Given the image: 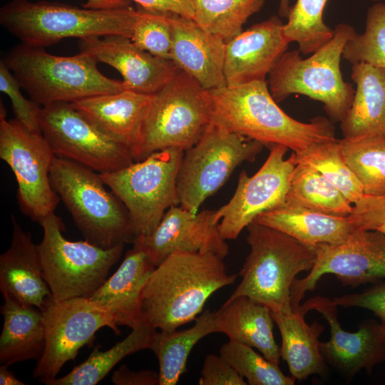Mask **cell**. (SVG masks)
Listing matches in <instances>:
<instances>
[{"label":"cell","mask_w":385,"mask_h":385,"mask_svg":"<svg viewBox=\"0 0 385 385\" xmlns=\"http://www.w3.org/2000/svg\"><path fill=\"white\" fill-rule=\"evenodd\" d=\"M41 312L46 344L33 377L46 384L56 378L67 361L74 360L100 329L107 327L120 334L110 314L88 297L56 301L51 296Z\"/></svg>","instance_id":"obj_14"},{"label":"cell","mask_w":385,"mask_h":385,"mask_svg":"<svg viewBox=\"0 0 385 385\" xmlns=\"http://www.w3.org/2000/svg\"><path fill=\"white\" fill-rule=\"evenodd\" d=\"M43 238L37 245L43 276L52 297L63 301L89 297L106 280L120 260L125 244L105 249L87 240L70 241L61 219L54 212L40 222Z\"/></svg>","instance_id":"obj_9"},{"label":"cell","mask_w":385,"mask_h":385,"mask_svg":"<svg viewBox=\"0 0 385 385\" xmlns=\"http://www.w3.org/2000/svg\"><path fill=\"white\" fill-rule=\"evenodd\" d=\"M50 179L86 240L105 249L133 242L135 236L128 212L106 190L98 173L56 156Z\"/></svg>","instance_id":"obj_7"},{"label":"cell","mask_w":385,"mask_h":385,"mask_svg":"<svg viewBox=\"0 0 385 385\" xmlns=\"http://www.w3.org/2000/svg\"><path fill=\"white\" fill-rule=\"evenodd\" d=\"M21 88L16 78L4 62L1 60L0 91L10 98L14 119L29 131L41 133L39 118L42 106L31 99H26L22 95Z\"/></svg>","instance_id":"obj_40"},{"label":"cell","mask_w":385,"mask_h":385,"mask_svg":"<svg viewBox=\"0 0 385 385\" xmlns=\"http://www.w3.org/2000/svg\"><path fill=\"white\" fill-rule=\"evenodd\" d=\"M194 20L225 43L242 31L248 19L259 12L265 0H191Z\"/></svg>","instance_id":"obj_33"},{"label":"cell","mask_w":385,"mask_h":385,"mask_svg":"<svg viewBox=\"0 0 385 385\" xmlns=\"http://www.w3.org/2000/svg\"><path fill=\"white\" fill-rule=\"evenodd\" d=\"M183 153L167 148L118 170L99 173L128 212L135 237L150 235L165 212L180 205L177 175Z\"/></svg>","instance_id":"obj_10"},{"label":"cell","mask_w":385,"mask_h":385,"mask_svg":"<svg viewBox=\"0 0 385 385\" xmlns=\"http://www.w3.org/2000/svg\"><path fill=\"white\" fill-rule=\"evenodd\" d=\"M80 52L106 63L123 77L125 89L152 95L164 87L180 70L170 59L155 56L121 35L79 39Z\"/></svg>","instance_id":"obj_19"},{"label":"cell","mask_w":385,"mask_h":385,"mask_svg":"<svg viewBox=\"0 0 385 385\" xmlns=\"http://www.w3.org/2000/svg\"><path fill=\"white\" fill-rule=\"evenodd\" d=\"M155 266L140 249L133 246L117 270L88 299L108 312L118 327L131 329L142 324V295Z\"/></svg>","instance_id":"obj_22"},{"label":"cell","mask_w":385,"mask_h":385,"mask_svg":"<svg viewBox=\"0 0 385 385\" xmlns=\"http://www.w3.org/2000/svg\"><path fill=\"white\" fill-rule=\"evenodd\" d=\"M374 1H379V0H374ZM384 1H385V0H384Z\"/></svg>","instance_id":"obj_50"},{"label":"cell","mask_w":385,"mask_h":385,"mask_svg":"<svg viewBox=\"0 0 385 385\" xmlns=\"http://www.w3.org/2000/svg\"><path fill=\"white\" fill-rule=\"evenodd\" d=\"M223 259L212 253L175 252L157 265L143 291L144 322L160 332H171L202 312L207 300L235 283Z\"/></svg>","instance_id":"obj_1"},{"label":"cell","mask_w":385,"mask_h":385,"mask_svg":"<svg viewBox=\"0 0 385 385\" xmlns=\"http://www.w3.org/2000/svg\"><path fill=\"white\" fill-rule=\"evenodd\" d=\"M55 157L41 133L29 131L16 119L6 120L1 108L0 158L14 174L20 210L39 223L61 200L50 179Z\"/></svg>","instance_id":"obj_12"},{"label":"cell","mask_w":385,"mask_h":385,"mask_svg":"<svg viewBox=\"0 0 385 385\" xmlns=\"http://www.w3.org/2000/svg\"><path fill=\"white\" fill-rule=\"evenodd\" d=\"M246 228L250 253L238 274L242 279L227 300L246 296L272 312L291 314L292 284L299 273L313 267L316 247L256 222Z\"/></svg>","instance_id":"obj_3"},{"label":"cell","mask_w":385,"mask_h":385,"mask_svg":"<svg viewBox=\"0 0 385 385\" xmlns=\"http://www.w3.org/2000/svg\"><path fill=\"white\" fill-rule=\"evenodd\" d=\"M186 329L157 331L150 349L159 364V385H175L187 371V361L195 345L216 332L215 312L206 309Z\"/></svg>","instance_id":"obj_30"},{"label":"cell","mask_w":385,"mask_h":385,"mask_svg":"<svg viewBox=\"0 0 385 385\" xmlns=\"http://www.w3.org/2000/svg\"><path fill=\"white\" fill-rule=\"evenodd\" d=\"M111 381L115 385H159V374L153 370L133 371L123 364L113 373Z\"/></svg>","instance_id":"obj_45"},{"label":"cell","mask_w":385,"mask_h":385,"mask_svg":"<svg viewBox=\"0 0 385 385\" xmlns=\"http://www.w3.org/2000/svg\"><path fill=\"white\" fill-rule=\"evenodd\" d=\"M328 0H297L291 6L284 34L289 43L296 42L303 55H309L327 43L334 29L323 20Z\"/></svg>","instance_id":"obj_36"},{"label":"cell","mask_w":385,"mask_h":385,"mask_svg":"<svg viewBox=\"0 0 385 385\" xmlns=\"http://www.w3.org/2000/svg\"><path fill=\"white\" fill-rule=\"evenodd\" d=\"M272 315L281 334L280 356L291 376L301 381L311 375H325L327 364L319 340L324 331L322 324L317 322L308 324L299 307L289 314L272 312Z\"/></svg>","instance_id":"obj_29"},{"label":"cell","mask_w":385,"mask_h":385,"mask_svg":"<svg viewBox=\"0 0 385 385\" xmlns=\"http://www.w3.org/2000/svg\"><path fill=\"white\" fill-rule=\"evenodd\" d=\"M153 95L124 89L88 97L71 104L102 133L128 148L133 157Z\"/></svg>","instance_id":"obj_24"},{"label":"cell","mask_w":385,"mask_h":385,"mask_svg":"<svg viewBox=\"0 0 385 385\" xmlns=\"http://www.w3.org/2000/svg\"><path fill=\"white\" fill-rule=\"evenodd\" d=\"M220 354L250 385H293L296 379L285 375L279 365L257 353L253 347L235 341L222 345Z\"/></svg>","instance_id":"obj_37"},{"label":"cell","mask_w":385,"mask_h":385,"mask_svg":"<svg viewBox=\"0 0 385 385\" xmlns=\"http://www.w3.org/2000/svg\"><path fill=\"white\" fill-rule=\"evenodd\" d=\"M290 9V0H279L278 14L280 17L287 19Z\"/></svg>","instance_id":"obj_48"},{"label":"cell","mask_w":385,"mask_h":385,"mask_svg":"<svg viewBox=\"0 0 385 385\" xmlns=\"http://www.w3.org/2000/svg\"><path fill=\"white\" fill-rule=\"evenodd\" d=\"M339 143L364 195H385V138H342Z\"/></svg>","instance_id":"obj_34"},{"label":"cell","mask_w":385,"mask_h":385,"mask_svg":"<svg viewBox=\"0 0 385 385\" xmlns=\"http://www.w3.org/2000/svg\"><path fill=\"white\" fill-rule=\"evenodd\" d=\"M170 60L205 90L227 86L224 75L226 43L192 19L171 14Z\"/></svg>","instance_id":"obj_21"},{"label":"cell","mask_w":385,"mask_h":385,"mask_svg":"<svg viewBox=\"0 0 385 385\" xmlns=\"http://www.w3.org/2000/svg\"><path fill=\"white\" fill-rule=\"evenodd\" d=\"M11 220V242L0 256V290L21 303L41 310L52 294L43 276L37 245L14 215Z\"/></svg>","instance_id":"obj_23"},{"label":"cell","mask_w":385,"mask_h":385,"mask_svg":"<svg viewBox=\"0 0 385 385\" xmlns=\"http://www.w3.org/2000/svg\"><path fill=\"white\" fill-rule=\"evenodd\" d=\"M127 0H86L83 7L94 9H113L130 6Z\"/></svg>","instance_id":"obj_46"},{"label":"cell","mask_w":385,"mask_h":385,"mask_svg":"<svg viewBox=\"0 0 385 385\" xmlns=\"http://www.w3.org/2000/svg\"><path fill=\"white\" fill-rule=\"evenodd\" d=\"M9 365L1 364L0 366V384L1 385H25L26 384L9 370Z\"/></svg>","instance_id":"obj_47"},{"label":"cell","mask_w":385,"mask_h":385,"mask_svg":"<svg viewBox=\"0 0 385 385\" xmlns=\"http://www.w3.org/2000/svg\"><path fill=\"white\" fill-rule=\"evenodd\" d=\"M283 29L282 20L272 16L226 43L224 75L227 86L266 81L290 43Z\"/></svg>","instance_id":"obj_20"},{"label":"cell","mask_w":385,"mask_h":385,"mask_svg":"<svg viewBox=\"0 0 385 385\" xmlns=\"http://www.w3.org/2000/svg\"><path fill=\"white\" fill-rule=\"evenodd\" d=\"M40 127L55 156L98 173L122 169L135 162L130 150L102 133L71 103L42 106Z\"/></svg>","instance_id":"obj_13"},{"label":"cell","mask_w":385,"mask_h":385,"mask_svg":"<svg viewBox=\"0 0 385 385\" xmlns=\"http://www.w3.org/2000/svg\"><path fill=\"white\" fill-rule=\"evenodd\" d=\"M312 246L344 242L355 229L349 216L322 213L284 202L254 220Z\"/></svg>","instance_id":"obj_27"},{"label":"cell","mask_w":385,"mask_h":385,"mask_svg":"<svg viewBox=\"0 0 385 385\" xmlns=\"http://www.w3.org/2000/svg\"><path fill=\"white\" fill-rule=\"evenodd\" d=\"M200 385H246V380L220 354H208L198 380Z\"/></svg>","instance_id":"obj_43"},{"label":"cell","mask_w":385,"mask_h":385,"mask_svg":"<svg viewBox=\"0 0 385 385\" xmlns=\"http://www.w3.org/2000/svg\"><path fill=\"white\" fill-rule=\"evenodd\" d=\"M355 229L377 230L385 222V195H364L349 215Z\"/></svg>","instance_id":"obj_42"},{"label":"cell","mask_w":385,"mask_h":385,"mask_svg":"<svg viewBox=\"0 0 385 385\" xmlns=\"http://www.w3.org/2000/svg\"><path fill=\"white\" fill-rule=\"evenodd\" d=\"M157 329L145 322L132 329L122 341L106 351L95 347L86 361L68 374L51 380L47 385H96L124 357L150 349Z\"/></svg>","instance_id":"obj_31"},{"label":"cell","mask_w":385,"mask_h":385,"mask_svg":"<svg viewBox=\"0 0 385 385\" xmlns=\"http://www.w3.org/2000/svg\"><path fill=\"white\" fill-rule=\"evenodd\" d=\"M210 123L208 91L180 70L153 95L140 127L134 160L167 148L185 151L199 140Z\"/></svg>","instance_id":"obj_8"},{"label":"cell","mask_w":385,"mask_h":385,"mask_svg":"<svg viewBox=\"0 0 385 385\" xmlns=\"http://www.w3.org/2000/svg\"><path fill=\"white\" fill-rule=\"evenodd\" d=\"M377 230L382 232L385 236V222L378 227Z\"/></svg>","instance_id":"obj_49"},{"label":"cell","mask_w":385,"mask_h":385,"mask_svg":"<svg viewBox=\"0 0 385 385\" xmlns=\"http://www.w3.org/2000/svg\"><path fill=\"white\" fill-rule=\"evenodd\" d=\"M220 221L217 210L194 214L173 206L150 235L138 236L132 243L145 252L155 267L175 252L212 253L224 259L229 247L220 234Z\"/></svg>","instance_id":"obj_18"},{"label":"cell","mask_w":385,"mask_h":385,"mask_svg":"<svg viewBox=\"0 0 385 385\" xmlns=\"http://www.w3.org/2000/svg\"><path fill=\"white\" fill-rule=\"evenodd\" d=\"M317 258L309 274L296 279L291 289L293 309L322 276L332 274L344 286L358 287L385 278V236L377 230L354 229L342 242L316 246Z\"/></svg>","instance_id":"obj_15"},{"label":"cell","mask_w":385,"mask_h":385,"mask_svg":"<svg viewBox=\"0 0 385 385\" xmlns=\"http://www.w3.org/2000/svg\"><path fill=\"white\" fill-rule=\"evenodd\" d=\"M356 34L347 24L334 29L333 37L308 58L299 50L286 51L269 74L267 84L277 103L292 94L320 101L334 121H342L348 113L355 90L344 81L340 62L346 42Z\"/></svg>","instance_id":"obj_6"},{"label":"cell","mask_w":385,"mask_h":385,"mask_svg":"<svg viewBox=\"0 0 385 385\" xmlns=\"http://www.w3.org/2000/svg\"><path fill=\"white\" fill-rule=\"evenodd\" d=\"M285 202L322 213L349 216L352 204L317 170L297 163Z\"/></svg>","instance_id":"obj_32"},{"label":"cell","mask_w":385,"mask_h":385,"mask_svg":"<svg viewBox=\"0 0 385 385\" xmlns=\"http://www.w3.org/2000/svg\"><path fill=\"white\" fill-rule=\"evenodd\" d=\"M355 89L351 107L341 121L343 138H385V68L352 64Z\"/></svg>","instance_id":"obj_26"},{"label":"cell","mask_w":385,"mask_h":385,"mask_svg":"<svg viewBox=\"0 0 385 385\" xmlns=\"http://www.w3.org/2000/svg\"><path fill=\"white\" fill-rule=\"evenodd\" d=\"M342 57L351 64L363 62L385 68V3L369 8L364 31L346 42Z\"/></svg>","instance_id":"obj_38"},{"label":"cell","mask_w":385,"mask_h":385,"mask_svg":"<svg viewBox=\"0 0 385 385\" xmlns=\"http://www.w3.org/2000/svg\"><path fill=\"white\" fill-rule=\"evenodd\" d=\"M294 153L297 163H304L317 170L351 204L364 195L361 183L342 155L338 139L315 144Z\"/></svg>","instance_id":"obj_35"},{"label":"cell","mask_w":385,"mask_h":385,"mask_svg":"<svg viewBox=\"0 0 385 385\" xmlns=\"http://www.w3.org/2000/svg\"><path fill=\"white\" fill-rule=\"evenodd\" d=\"M337 307L333 299L317 296L299 309L304 314L315 310L326 319L330 338L320 342L322 355L327 364L350 381L362 369L371 374L376 366L385 361V324L367 319L360 323L356 332H349L341 327Z\"/></svg>","instance_id":"obj_17"},{"label":"cell","mask_w":385,"mask_h":385,"mask_svg":"<svg viewBox=\"0 0 385 385\" xmlns=\"http://www.w3.org/2000/svg\"><path fill=\"white\" fill-rule=\"evenodd\" d=\"M266 161L252 176L242 170L230 201L217 210L223 239L235 240L260 214L284 204L297 165L293 153L285 159L288 148L274 145Z\"/></svg>","instance_id":"obj_16"},{"label":"cell","mask_w":385,"mask_h":385,"mask_svg":"<svg viewBox=\"0 0 385 385\" xmlns=\"http://www.w3.org/2000/svg\"><path fill=\"white\" fill-rule=\"evenodd\" d=\"M137 13L131 6L94 9L58 1L11 0L0 9V24L21 43L44 48L67 38H131Z\"/></svg>","instance_id":"obj_4"},{"label":"cell","mask_w":385,"mask_h":385,"mask_svg":"<svg viewBox=\"0 0 385 385\" xmlns=\"http://www.w3.org/2000/svg\"><path fill=\"white\" fill-rule=\"evenodd\" d=\"M337 306L358 307L371 311L385 324V282H378L359 293L333 298Z\"/></svg>","instance_id":"obj_41"},{"label":"cell","mask_w":385,"mask_h":385,"mask_svg":"<svg viewBox=\"0 0 385 385\" xmlns=\"http://www.w3.org/2000/svg\"><path fill=\"white\" fill-rule=\"evenodd\" d=\"M1 60L30 98L41 106L73 103L125 89L122 81L102 74L98 62L82 52L58 56L48 53L44 48L20 43Z\"/></svg>","instance_id":"obj_5"},{"label":"cell","mask_w":385,"mask_h":385,"mask_svg":"<svg viewBox=\"0 0 385 385\" xmlns=\"http://www.w3.org/2000/svg\"><path fill=\"white\" fill-rule=\"evenodd\" d=\"M263 146L210 122L199 140L184 151L177 175L180 205L198 212L234 170L245 161H254Z\"/></svg>","instance_id":"obj_11"},{"label":"cell","mask_w":385,"mask_h":385,"mask_svg":"<svg viewBox=\"0 0 385 385\" xmlns=\"http://www.w3.org/2000/svg\"><path fill=\"white\" fill-rule=\"evenodd\" d=\"M210 122L271 148L282 145L294 153L337 140L327 118L304 123L288 115L277 105L267 81L208 91Z\"/></svg>","instance_id":"obj_2"},{"label":"cell","mask_w":385,"mask_h":385,"mask_svg":"<svg viewBox=\"0 0 385 385\" xmlns=\"http://www.w3.org/2000/svg\"><path fill=\"white\" fill-rule=\"evenodd\" d=\"M1 312L4 323L0 336V363L38 360L45 349V331L42 312L25 304L7 294H2Z\"/></svg>","instance_id":"obj_28"},{"label":"cell","mask_w":385,"mask_h":385,"mask_svg":"<svg viewBox=\"0 0 385 385\" xmlns=\"http://www.w3.org/2000/svg\"><path fill=\"white\" fill-rule=\"evenodd\" d=\"M140 7L159 12L171 13L185 18L193 19L194 9L191 0H127Z\"/></svg>","instance_id":"obj_44"},{"label":"cell","mask_w":385,"mask_h":385,"mask_svg":"<svg viewBox=\"0 0 385 385\" xmlns=\"http://www.w3.org/2000/svg\"><path fill=\"white\" fill-rule=\"evenodd\" d=\"M215 321L217 333L257 349L265 358L279 365L280 347L274 337V321L269 307L240 296L226 300L215 312Z\"/></svg>","instance_id":"obj_25"},{"label":"cell","mask_w":385,"mask_h":385,"mask_svg":"<svg viewBox=\"0 0 385 385\" xmlns=\"http://www.w3.org/2000/svg\"><path fill=\"white\" fill-rule=\"evenodd\" d=\"M131 40L138 48L170 60L173 41L171 13L137 9Z\"/></svg>","instance_id":"obj_39"}]
</instances>
